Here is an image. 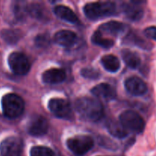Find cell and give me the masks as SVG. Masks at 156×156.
Masks as SVG:
<instances>
[{
  "label": "cell",
  "instance_id": "1",
  "mask_svg": "<svg viewBox=\"0 0 156 156\" xmlns=\"http://www.w3.org/2000/svg\"><path fill=\"white\" fill-rule=\"evenodd\" d=\"M75 108L83 118L89 121H98L103 117V105L96 98H80L75 102Z\"/></svg>",
  "mask_w": 156,
  "mask_h": 156
},
{
  "label": "cell",
  "instance_id": "2",
  "mask_svg": "<svg viewBox=\"0 0 156 156\" xmlns=\"http://www.w3.org/2000/svg\"><path fill=\"white\" fill-rule=\"evenodd\" d=\"M84 12L89 19L98 20L115 15L117 7L113 2H97L85 5Z\"/></svg>",
  "mask_w": 156,
  "mask_h": 156
},
{
  "label": "cell",
  "instance_id": "3",
  "mask_svg": "<svg viewBox=\"0 0 156 156\" xmlns=\"http://www.w3.org/2000/svg\"><path fill=\"white\" fill-rule=\"evenodd\" d=\"M2 108L3 114L6 117L15 119L24 112V102L20 96L10 93L3 96Z\"/></svg>",
  "mask_w": 156,
  "mask_h": 156
},
{
  "label": "cell",
  "instance_id": "4",
  "mask_svg": "<svg viewBox=\"0 0 156 156\" xmlns=\"http://www.w3.org/2000/svg\"><path fill=\"white\" fill-rule=\"evenodd\" d=\"M120 122L127 132L140 134L144 131L146 123L140 114L134 111H123L120 116Z\"/></svg>",
  "mask_w": 156,
  "mask_h": 156
},
{
  "label": "cell",
  "instance_id": "5",
  "mask_svg": "<svg viewBox=\"0 0 156 156\" xmlns=\"http://www.w3.org/2000/svg\"><path fill=\"white\" fill-rule=\"evenodd\" d=\"M66 146L74 155L82 156L94 146V140L89 136H76L67 140Z\"/></svg>",
  "mask_w": 156,
  "mask_h": 156
},
{
  "label": "cell",
  "instance_id": "6",
  "mask_svg": "<svg viewBox=\"0 0 156 156\" xmlns=\"http://www.w3.org/2000/svg\"><path fill=\"white\" fill-rule=\"evenodd\" d=\"M8 62L14 73L20 76L26 75L30 70V62L27 56L19 52H14L9 55Z\"/></svg>",
  "mask_w": 156,
  "mask_h": 156
},
{
  "label": "cell",
  "instance_id": "7",
  "mask_svg": "<svg viewBox=\"0 0 156 156\" xmlns=\"http://www.w3.org/2000/svg\"><path fill=\"white\" fill-rule=\"evenodd\" d=\"M48 108L56 117L69 120L72 117L73 111L69 103L62 98H52L48 102Z\"/></svg>",
  "mask_w": 156,
  "mask_h": 156
},
{
  "label": "cell",
  "instance_id": "8",
  "mask_svg": "<svg viewBox=\"0 0 156 156\" xmlns=\"http://www.w3.org/2000/svg\"><path fill=\"white\" fill-rule=\"evenodd\" d=\"M23 149L21 139L9 136L0 143V153L2 156H20Z\"/></svg>",
  "mask_w": 156,
  "mask_h": 156
},
{
  "label": "cell",
  "instance_id": "9",
  "mask_svg": "<svg viewBox=\"0 0 156 156\" xmlns=\"http://www.w3.org/2000/svg\"><path fill=\"white\" fill-rule=\"evenodd\" d=\"M48 131V121L41 115L31 117L27 125V132L33 136H41Z\"/></svg>",
  "mask_w": 156,
  "mask_h": 156
},
{
  "label": "cell",
  "instance_id": "10",
  "mask_svg": "<svg viewBox=\"0 0 156 156\" xmlns=\"http://www.w3.org/2000/svg\"><path fill=\"white\" fill-rule=\"evenodd\" d=\"M144 2L143 1L124 2L122 5V10L128 19L133 21H138L144 16V9L140 5V4Z\"/></svg>",
  "mask_w": 156,
  "mask_h": 156
},
{
  "label": "cell",
  "instance_id": "11",
  "mask_svg": "<svg viewBox=\"0 0 156 156\" xmlns=\"http://www.w3.org/2000/svg\"><path fill=\"white\" fill-rule=\"evenodd\" d=\"M126 91L133 96L144 95L148 91L147 84L138 76H131L125 81Z\"/></svg>",
  "mask_w": 156,
  "mask_h": 156
},
{
  "label": "cell",
  "instance_id": "12",
  "mask_svg": "<svg viewBox=\"0 0 156 156\" xmlns=\"http://www.w3.org/2000/svg\"><path fill=\"white\" fill-rule=\"evenodd\" d=\"M91 94L97 98L105 101H111L115 99L116 91L111 85L106 83H101L96 85L91 90Z\"/></svg>",
  "mask_w": 156,
  "mask_h": 156
},
{
  "label": "cell",
  "instance_id": "13",
  "mask_svg": "<svg viewBox=\"0 0 156 156\" xmlns=\"http://www.w3.org/2000/svg\"><path fill=\"white\" fill-rule=\"evenodd\" d=\"M54 41L59 45L64 47H70L77 41V35L69 30H62L56 32L54 35Z\"/></svg>",
  "mask_w": 156,
  "mask_h": 156
},
{
  "label": "cell",
  "instance_id": "14",
  "mask_svg": "<svg viewBox=\"0 0 156 156\" xmlns=\"http://www.w3.org/2000/svg\"><path fill=\"white\" fill-rule=\"evenodd\" d=\"M66 72L61 69H50L44 72L42 75V80L44 83L54 85L63 82L66 79Z\"/></svg>",
  "mask_w": 156,
  "mask_h": 156
},
{
  "label": "cell",
  "instance_id": "15",
  "mask_svg": "<svg viewBox=\"0 0 156 156\" xmlns=\"http://www.w3.org/2000/svg\"><path fill=\"white\" fill-rule=\"evenodd\" d=\"M126 30V26L123 23L119 21H111L101 24L99 27L98 31L100 33L111 34L113 36H119Z\"/></svg>",
  "mask_w": 156,
  "mask_h": 156
},
{
  "label": "cell",
  "instance_id": "16",
  "mask_svg": "<svg viewBox=\"0 0 156 156\" xmlns=\"http://www.w3.org/2000/svg\"><path fill=\"white\" fill-rule=\"evenodd\" d=\"M54 13L56 16L67 22L76 24L79 21V18L72 9L65 5H57L54 8Z\"/></svg>",
  "mask_w": 156,
  "mask_h": 156
},
{
  "label": "cell",
  "instance_id": "17",
  "mask_svg": "<svg viewBox=\"0 0 156 156\" xmlns=\"http://www.w3.org/2000/svg\"><path fill=\"white\" fill-rule=\"evenodd\" d=\"M121 54L126 65L130 69H136L141 65V58L136 52L129 50H123Z\"/></svg>",
  "mask_w": 156,
  "mask_h": 156
},
{
  "label": "cell",
  "instance_id": "18",
  "mask_svg": "<svg viewBox=\"0 0 156 156\" xmlns=\"http://www.w3.org/2000/svg\"><path fill=\"white\" fill-rule=\"evenodd\" d=\"M108 129L110 133L118 139L125 138L128 135V132L122 126L120 122L115 120H111L108 123Z\"/></svg>",
  "mask_w": 156,
  "mask_h": 156
},
{
  "label": "cell",
  "instance_id": "19",
  "mask_svg": "<svg viewBox=\"0 0 156 156\" xmlns=\"http://www.w3.org/2000/svg\"><path fill=\"white\" fill-rule=\"evenodd\" d=\"M101 64L104 68L111 73H116L120 67V60L114 55H105L101 58Z\"/></svg>",
  "mask_w": 156,
  "mask_h": 156
},
{
  "label": "cell",
  "instance_id": "20",
  "mask_svg": "<svg viewBox=\"0 0 156 156\" xmlns=\"http://www.w3.org/2000/svg\"><path fill=\"white\" fill-rule=\"evenodd\" d=\"M126 39H127L126 41L129 43L143 49V50H151L153 47V45L151 43H149V41H146V40L140 37V36L135 34H130L128 35L127 38H126Z\"/></svg>",
  "mask_w": 156,
  "mask_h": 156
},
{
  "label": "cell",
  "instance_id": "21",
  "mask_svg": "<svg viewBox=\"0 0 156 156\" xmlns=\"http://www.w3.org/2000/svg\"><path fill=\"white\" fill-rule=\"evenodd\" d=\"M2 37L5 42L9 44H15L22 37V33L19 30L7 29L2 32Z\"/></svg>",
  "mask_w": 156,
  "mask_h": 156
},
{
  "label": "cell",
  "instance_id": "22",
  "mask_svg": "<svg viewBox=\"0 0 156 156\" xmlns=\"http://www.w3.org/2000/svg\"><path fill=\"white\" fill-rule=\"evenodd\" d=\"M91 41H92L93 44L106 49L111 48L114 44V41L113 40L103 37L102 34H101L98 30H97V31L93 34L92 37H91Z\"/></svg>",
  "mask_w": 156,
  "mask_h": 156
},
{
  "label": "cell",
  "instance_id": "23",
  "mask_svg": "<svg viewBox=\"0 0 156 156\" xmlns=\"http://www.w3.org/2000/svg\"><path fill=\"white\" fill-rule=\"evenodd\" d=\"M30 156H56L51 149L46 146H34L30 149Z\"/></svg>",
  "mask_w": 156,
  "mask_h": 156
},
{
  "label": "cell",
  "instance_id": "24",
  "mask_svg": "<svg viewBox=\"0 0 156 156\" xmlns=\"http://www.w3.org/2000/svg\"><path fill=\"white\" fill-rule=\"evenodd\" d=\"M81 75L85 79H97L100 77V73L93 68H85L81 70Z\"/></svg>",
  "mask_w": 156,
  "mask_h": 156
},
{
  "label": "cell",
  "instance_id": "25",
  "mask_svg": "<svg viewBox=\"0 0 156 156\" xmlns=\"http://www.w3.org/2000/svg\"><path fill=\"white\" fill-rule=\"evenodd\" d=\"M35 44L38 47H47L50 45V40L49 35L45 34H39L36 37L34 40Z\"/></svg>",
  "mask_w": 156,
  "mask_h": 156
},
{
  "label": "cell",
  "instance_id": "26",
  "mask_svg": "<svg viewBox=\"0 0 156 156\" xmlns=\"http://www.w3.org/2000/svg\"><path fill=\"white\" fill-rule=\"evenodd\" d=\"M144 34L146 37L156 41V27L155 26H151V27H146V28L144 30Z\"/></svg>",
  "mask_w": 156,
  "mask_h": 156
}]
</instances>
